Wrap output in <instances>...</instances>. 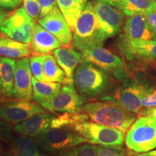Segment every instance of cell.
I'll return each mask as SVG.
<instances>
[{"label": "cell", "instance_id": "obj_11", "mask_svg": "<svg viewBox=\"0 0 156 156\" xmlns=\"http://www.w3.org/2000/svg\"><path fill=\"white\" fill-rule=\"evenodd\" d=\"M85 104V98L80 95L73 85H64L51 99L39 105L51 113H78Z\"/></svg>", "mask_w": 156, "mask_h": 156}, {"label": "cell", "instance_id": "obj_27", "mask_svg": "<svg viewBox=\"0 0 156 156\" xmlns=\"http://www.w3.org/2000/svg\"><path fill=\"white\" fill-rule=\"evenodd\" d=\"M88 116L83 112L64 113L54 116L51 124V128H66L73 129L77 124L88 120ZM74 130V129H73Z\"/></svg>", "mask_w": 156, "mask_h": 156}, {"label": "cell", "instance_id": "obj_1", "mask_svg": "<svg viewBox=\"0 0 156 156\" xmlns=\"http://www.w3.org/2000/svg\"><path fill=\"white\" fill-rule=\"evenodd\" d=\"M81 112L97 124L127 132L136 119V114L126 110L114 100L95 101L85 104Z\"/></svg>", "mask_w": 156, "mask_h": 156}, {"label": "cell", "instance_id": "obj_8", "mask_svg": "<svg viewBox=\"0 0 156 156\" xmlns=\"http://www.w3.org/2000/svg\"><path fill=\"white\" fill-rule=\"evenodd\" d=\"M46 112L45 108L38 103L30 101L15 98L0 101V118L10 124H20Z\"/></svg>", "mask_w": 156, "mask_h": 156}, {"label": "cell", "instance_id": "obj_14", "mask_svg": "<svg viewBox=\"0 0 156 156\" xmlns=\"http://www.w3.org/2000/svg\"><path fill=\"white\" fill-rule=\"evenodd\" d=\"M153 39V34L145 15L136 14L128 17L126 20L123 27V32L119 37V46Z\"/></svg>", "mask_w": 156, "mask_h": 156}, {"label": "cell", "instance_id": "obj_37", "mask_svg": "<svg viewBox=\"0 0 156 156\" xmlns=\"http://www.w3.org/2000/svg\"><path fill=\"white\" fill-rule=\"evenodd\" d=\"M17 7L16 0H0V7L2 9H14Z\"/></svg>", "mask_w": 156, "mask_h": 156}, {"label": "cell", "instance_id": "obj_7", "mask_svg": "<svg viewBox=\"0 0 156 156\" xmlns=\"http://www.w3.org/2000/svg\"><path fill=\"white\" fill-rule=\"evenodd\" d=\"M83 61L89 62L103 71L113 73L119 78L124 77L125 65L119 56L101 45L87 46L80 51Z\"/></svg>", "mask_w": 156, "mask_h": 156}, {"label": "cell", "instance_id": "obj_46", "mask_svg": "<svg viewBox=\"0 0 156 156\" xmlns=\"http://www.w3.org/2000/svg\"><path fill=\"white\" fill-rule=\"evenodd\" d=\"M5 36H5V35H4L2 33L1 31H0V38H3V37H5Z\"/></svg>", "mask_w": 156, "mask_h": 156}, {"label": "cell", "instance_id": "obj_15", "mask_svg": "<svg viewBox=\"0 0 156 156\" xmlns=\"http://www.w3.org/2000/svg\"><path fill=\"white\" fill-rule=\"evenodd\" d=\"M32 78L29 58L25 57L16 61L12 97L20 100H34Z\"/></svg>", "mask_w": 156, "mask_h": 156}, {"label": "cell", "instance_id": "obj_38", "mask_svg": "<svg viewBox=\"0 0 156 156\" xmlns=\"http://www.w3.org/2000/svg\"><path fill=\"white\" fill-rule=\"evenodd\" d=\"M128 156H156V148L155 149L152 150L151 151H148L147 153H136L133 151H128L127 152Z\"/></svg>", "mask_w": 156, "mask_h": 156}, {"label": "cell", "instance_id": "obj_18", "mask_svg": "<svg viewBox=\"0 0 156 156\" xmlns=\"http://www.w3.org/2000/svg\"><path fill=\"white\" fill-rule=\"evenodd\" d=\"M119 48L129 60L151 61L156 59V40L140 41L120 45Z\"/></svg>", "mask_w": 156, "mask_h": 156}, {"label": "cell", "instance_id": "obj_30", "mask_svg": "<svg viewBox=\"0 0 156 156\" xmlns=\"http://www.w3.org/2000/svg\"><path fill=\"white\" fill-rule=\"evenodd\" d=\"M23 9L35 22L38 23L41 14V7L38 0H23Z\"/></svg>", "mask_w": 156, "mask_h": 156}, {"label": "cell", "instance_id": "obj_31", "mask_svg": "<svg viewBox=\"0 0 156 156\" xmlns=\"http://www.w3.org/2000/svg\"><path fill=\"white\" fill-rule=\"evenodd\" d=\"M96 156H127L122 146H98Z\"/></svg>", "mask_w": 156, "mask_h": 156}, {"label": "cell", "instance_id": "obj_25", "mask_svg": "<svg viewBox=\"0 0 156 156\" xmlns=\"http://www.w3.org/2000/svg\"><path fill=\"white\" fill-rule=\"evenodd\" d=\"M32 83L34 100L38 104L54 98L59 93L62 87L60 83L38 81L34 77Z\"/></svg>", "mask_w": 156, "mask_h": 156}, {"label": "cell", "instance_id": "obj_16", "mask_svg": "<svg viewBox=\"0 0 156 156\" xmlns=\"http://www.w3.org/2000/svg\"><path fill=\"white\" fill-rule=\"evenodd\" d=\"M30 46L34 55H46L62 45L54 35L35 22L32 28Z\"/></svg>", "mask_w": 156, "mask_h": 156}, {"label": "cell", "instance_id": "obj_17", "mask_svg": "<svg viewBox=\"0 0 156 156\" xmlns=\"http://www.w3.org/2000/svg\"><path fill=\"white\" fill-rule=\"evenodd\" d=\"M54 116L47 112L37 114L25 122L15 124L12 128L13 131L20 135L36 138L51 127Z\"/></svg>", "mask_w": 156, "mask_h": 156}, {"label": "cell", "instance_id": "obj_2", "mask_svg": "<svg viewBox=\"0 0 156 156\" xmlns=\"http://www.w3.org/2000/svg\"><path fill=\"white\" fill-rule=\"evenodd\" d=\"M103 42L93 2L88 1L76 23L73 31V46L77 51H80L87 46H103Z\"/></svg>", "mask_w": 156, "mask_h": 156}, {"label": "cell", "instance_id": "obj_22", "mask_svg": "<svg viewBox=\"0 0 156 156\" xmlns=\"http://www.w3.org/2000/svg\"><path fill=\"white\" fill-rule=\"evenodd\" d=\"M43 78L44 82L73 85L70 83L64 70L58 65L53 54H46L43 65Z\"/></svg>", "mask_w": 156, "mask_h": 156}, {"label": "cell", "instance_id": "obj_45", "mask_svg": "<svg viewBox=\"0 0 156 156\" xmlns=\"http://www.w3.org/2000/svg\"><path fill=\"white\" fill-rule=\"evenodd\" d=\"M152 2H153V5H154V7H155V9L156 10V0H151Z\"/></svg>", "mask_w": 156, "mask_h": 156}, {"label": "cell", "instance_id": "obj_24", "mask_svg": "<svg viewBox=\"0 0 156 156\" xmlns=\"http://www.w3.org/2000/svg\"><path fill=\"white\" fill-rule=\"evenodd\" d=\"M114 7L127 17L136 14L145 15L155 9L151 0H119Z\"/></svg>", "mask_w": 156, "mask_h": 156}, {"label": "cell", "instance_id": "obj_10", "mask_svg": "<svg viewBox=\"0 0 156 156\" xmlns=\"http://www.w3.org/2000/svg\"><path fill=\"white\" fill-rule=\"evenodd\" d=\"M101 36L105 41L120 32L124 15L104 0H93Z\"/></svg>", "mask_w": 156, "mask_h": 156}, {"label": "cell", "instance_id": "obj_6", "mask_svg": "<svg viewBox=\"0 0 156 156\" xmlns=\"http://www.w3.org/2000/svg\"><path fill=\"white\" fill-rule=\"evenodd\" d=\"M73 129L92 145L122 146L125 140L124 132L121 130L88 121L77 124Z\"/></svg>", "mask_w": 156, "mask_h": 156}, {"label": "cell", "instance_id": "obj_23", "mask_svg": "<svg viewBox=\"0 0 156 156\" xmlns=\"http://www.w3.org/2000/svg\"><path fill=\"white\" fill-rule=\"evenodd\" d=\"M15 65L16 61L13 58L0 56V79L5 98L13 96Z\"/></svg>", "mask_w": 156, "mask_h": 156}, {"label": "cell", "instance_id": "obj_41", "mask_svg": "<svg viewBox=\"0 0 156 156\" xmlns=\"http://www.w3.org/2000/svg\"><path fill=\"white\" fill-rule=\"evenodd\" d=\"M105 2H106L107 3L110 4L111 5H112L113 7H114L115 5H116V4L118 2L119 0H104Z\"/></svg>", "mask_w": 156, "mask_h": 156}, {"label": "cell", "instance_id": "obj_21", "mask_svg": "<svg viewBox=\"0 0 156 156\" xmlns=\"http://www.w3.org/2000/svg\"><path fill=\"white\" fill-rule=\"evenodd\" d=\"M32 54L30 44L19 42L7 36L0 38V56L20 59L28 57Z\"/></svg>", "mask_w": 156, "mask_h": 156}, {"label": "cell", "instance_id": "obj_5", "mask_svg": "<svg viewBox=\"0 0 156 156\" xmlns=\"http://www.w3.org/2000/svg\"><path fill=\"white\" fill-rule=\"evenodd\" d=\"M126 146L136 153L151 151L156 147V120L150 116H140L126 132Z\"/></svg>", "mask_w": 156, "mask_h": 156}, {"label": "cell", "instance_id": "obj_28", "mask_svg": "<svg viewBox=\"0 0 156 156\" xmlns=\"http://www.w3.org/2000/svg\"><path fill=\"white\" fill-rule=\"evenodd\" d=\"M98 146L84 143L55 156H96Z\"/></svg>", "mask_w": 156, "mask_h": 156}, {"label": "cell", "instance_id": "obj_3", "mask_svg": "<svg viewBox=\"0 0 156 156\" xmlns=\"http://www.w3.org/2000/svg\"><path fill=\"white\" fill-rule=\"evenodd\" d=\"M74 84L80 95L85 98H91L106 90L108 80L103 70L83 61L74 73Z\"/></svg>", "mask_w": 156, "mask_h": 156}, {"label": "cell", "instance_id": "obj_4", "mask_svg": "<svg viewBox=\"0 0 156 156\" xmlns=\"http://www.w3.org/2000/svg\"><path fill=\"white\" fill-rule=\"evenodd\" d=\"M44 153L55 156L87 141L75 130L66 128H49L34 138Z\"/></svg>", "mask_w": 156, "mask_h": 156}, {"label": "cell", "instance_id": "obj_9", "mask_svg": "<svg viewBox=\"0 0 156 156\" xmlns=\"http://www.w3.org/2000/svg\"><path fill=\"white\" fill-rule=\"evenodd\" d=\"M35 21L23 9L20 7L12 12L0 25V31L5 36L17 41L30 44L32 28Z\"/></svg>", "mask_w": 156, "mask_h": 156}, {"label": "cell", "instance_id": "obj_35", "mask_svg": "<svg viewBox=\"0 0 156 156\" xmlns=\"http://www.w3.org/2000/svg\"><path fill=\"white\" fill-rule=\"evenodd\" d=\"M145 17L147 18L148 25L151 29L152 34H153L154 40H156V10L150 12L145 14Z\"/></svg>", "mask_w": 156, "mask_h": 156}, {"label": "cell", "instance_id": "obj_44", "mask_svg": "<svg viewBox=\"0 0 156 156\" xmlns=\"http://www.w3.org/2000/svg\"><path fill=\"white\" fill-rule=\"evenodd\" d=\"M23 0H16V2L17 4V5H18V6L20 5L21 3L23 2Z\"/></svg>", "mask_w": 156, "mask_h": 156}, {"label": "cell", "instance_id": "obj_19", "mask_svg": "<svg viewBox=\"0 0 156 156\" xmlns=\"http://www.w3.org/2000/svg\"><path fill=\"white\" fill-rule=\"evenodd\" d=\"M9 147L4 156H48L43 152L34 138L20 135H13L8 142Z\"/></svg>", "mask_w": 156, "mask_h": 156}, {"label": "cell", "instance_id": "obj_20", "mask_svg": "<svg viewBox=\"0 0 156 156\" xmlns=\"http://www.w3.org/2000/svg\"><path fill=\"white\" fill-rule=\"evenodd\" d=\"M58 65L61 67L72 84H74V73L83 62L80 52L73 46H62L53 51Z\"/></svg>", "mask_w": 156, "mask_h": 156}, {"label": "cell", "instance_id": "obj_33", "mask_svg": "<svg viewBox=\"0 0 156 156\" xmlns=\"http://www.w3.org/2000/svg\"><path fill=\"white\" fill-rule=\"evenodd\" d=\"M38 1L41 7V14L39 19L43 18L51 12L53 11L54 9L58 7L56 0H38Z\"/></svg>", "mask_w": 156, "mask_h": 156}, {"label": "cell", "instance_id": "obj_40", "mask_svg": "<svg viewBox=\"0 0 156 156\" xmlns=\"http://www.w3.org/2000/svg\"><path fill=\"white\" fill-rule=\"evenodd\" d=\"M77 2L83 7V8L85 7V6L86 5V4L88 2V0H77Z\"/></svg>", "mask_w": 156, "mask_h": 156}, {"label": "cell", "instance_id": "obj_32", "mask_svg": "<svg viewBox=\"0 0 156 156\" xmlns=\"http://www.w3.org/2000/svg\"><path fill=\"white\" fill-rule=\"evenodd\" d=\"M11 124L0 118V141L8 143L12 137Z\"/></svg>", "mask_w": 156, "mask_h": 156}, {"label": "cell", "instance_id": "obj_26", "mask_svg": "<svg viewBox=\"0 0 156 156\" xmlns=\"http://www.w3.org/2000/svg\"><path fill=\"white\" fill-rule=\"evenodd\" d=\"M56 2L70 29L73 32L78 17L84 8L77 2V0H56Z\"/></svg>", "mask_w": 156, "mask_h": 156}, {"label": "cell", "instance_id": "obj_13", "mask_svg": "<svg viewBox=\"0 0 156 156\" xmlns=\"http://www.w3.org/2000/svg\"><path fill=\"white\" fill-rule=\"evenodd\" d=\"M38 23L45 30L54 35L62 46L69 47L73 45V32L58 7L39 19Z\"/></svg>", "mask_w": 156, "mask_h": 156}, {"label": "cell", "instance_id": "obj_36", "mask_svg": "<svg viewBox=\"0 0 156 156\" xmlns=\"http://www.w3.org/2000/svg\"><path fill=\"white\" fill-rule=\"evenodd\" d=\"M140 116H150L156 120V106L151 108H143L140 113Z\"/></svg>", "mask_w": 156, "mask_h": 156}, {"label": "cell", "instance_id": "obj_39", "mask_svg": "<svg viewBox=\"0 0 156 156\" xmlns=\"http://www.w3.org/2000/svg\"><path fill=\"white\" fill-rule=\"evenodd\" d=\"M10 14V12L5 10V9H3L2 8L0 7V25L2 24V23L4 20H5L9 17V15Z\"/></svg>", "mask_w": 156, "mask_h": 156}, {"label": "cell", "instance_id": "obj_43", "mask_svg": "<svg viewBox=\"0 0 156 156\" xmlns=\"http://www.w3.org/2000/svg\"><path fill=\"white\" fill-rule=\"evenodd\" d=\"M3 95H2V82L1 79H0V101L3 100Z\"/></svg>", "mask_w": 156, "mask_h": 156}, {"label": "cell", "instance_id": "obj_12", "mask_svg": "<svg viewBox=\"0 0 156 156\" xmlns=\"http://www.w3.org/2000/svg\"><path fill=\"white\" fill-rule=\"evenodd\" d=\"M151 90L134 80H125L115 94L114 101L126 110L139 115L143 109L141 101Z\"/></svg>", "mask_w": 156, "mask_h": 156}, {"label": "cell", "instance_id": "obj_29", "mask_svg": "<svg viewBox=\"0 0 156 156\" xmlns=\"http://www.w3.org/2000/svg\"><path fill=\"white\" fill-rule=\"evenodd\" d=\"M45 55H33L29 58L30 68L32 75L38 81H44L43 78V65Z\"/></svg>", "mask_w": 156, "mask_h": 156}, {"label": "cell", "instance_id": "obj_34", "mask_svg": "<svg viewBox=\"0 0 156 156\" xmlns=\"http://www.w3.org/2000/svg\"><path fill=\"white\" fill-rule=\"evenodd\" d=\"M141 104L143 108H151L156 106V87L151 90L141 101Z\"/></svg>", "mask_w": 156, "mask_h": 156}, {"label": "cell", "instance_id": "obj_42", "mask_svg": "<svg viewBox=\"0 0 156 156\" xmlns=\"http://www.w3.org/2000/svg\"><path fill=\"white\" fill-rule=\"evenodd\" d=\"M5 150H4V147L2 145V142L0 141V156H4L5 155Z\"/></svg>", "mask_w": 156, "mask_h": 156}]
</instances>
